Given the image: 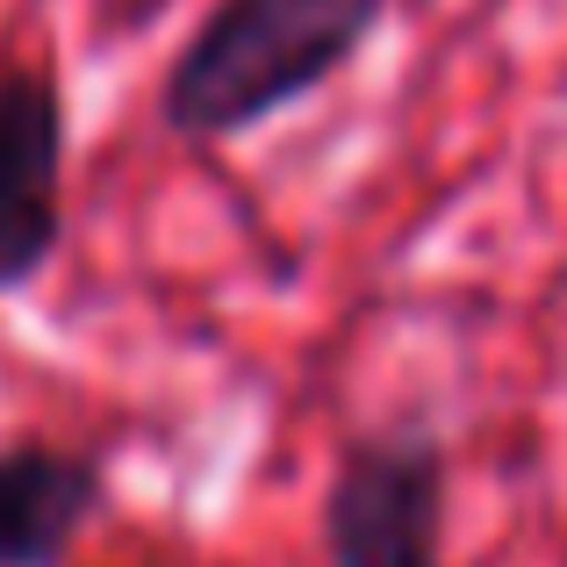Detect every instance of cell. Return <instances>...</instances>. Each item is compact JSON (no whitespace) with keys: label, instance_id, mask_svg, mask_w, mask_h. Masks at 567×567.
I'll return each instance as SVG.
<instances>
[{"label":"cell","instance_id":"obj_1","mask_svg":"<svg viewBox=\"0 0 567 567\" xmlns=\"http://www.w3.org/2000/svg\"><path fill=\"white\" fill-rule=\"evenodd\" d=\"M381 22L388 0H208L158 80V123L187 144H230L331 86Z\"/></svg>","mask_w":567,"mask_h":567},{"label":"cell","instance_id":"obj_2","mask_svg":"<svg viewBox=\"0 0 567 567\" xmlns=\"http://www.w3.org/2000/svg\"><path fill=\"white\" fill-rule=\"evenodd\" d=\"M445 496L453 453L424 424L352 431L331 453V482L317 503L331 567H445Z\"/></svg>","mask_w":567,"mask_h":567},{"label":"cell","instance_id":"obj_3","mask_svg":"<svg viewBox=\"0 0 567 567\" xmlns=\"http://www.w3.org/2000/svg\"><path fill=\"white\" fill-rule=\"evenodd\" d=\"M65 94L51 65L0 58V295H22L65 251Z\"/></svg>","mask_w":567,"mask_h":567},{"label":"cell","instance_id":"obj_4","mask_svg":"<svg viewBox=\"0 0 567 567\" xmlns=\"http://www.w3.org/2000/svg\"><path fill=\"white\" fill-rule=\"evenodd\" d=\"M109 511V467L80 445H0V567H65Z\"/></svg>","mask_w":567,"mask_h":567},{"label":"cell","instance_id":"obj_5","mask_svg":"<svg viewBox=\"0 0 567 567\" xmlns=\"http://www.w3.org/2000/svg\"><path fill=\"white\" fill-rule=\"evenodd\" d=\"M560 567H567V560H560Z\"/></svg>","mask_w":567,"mask_h":567}]
</instances>
